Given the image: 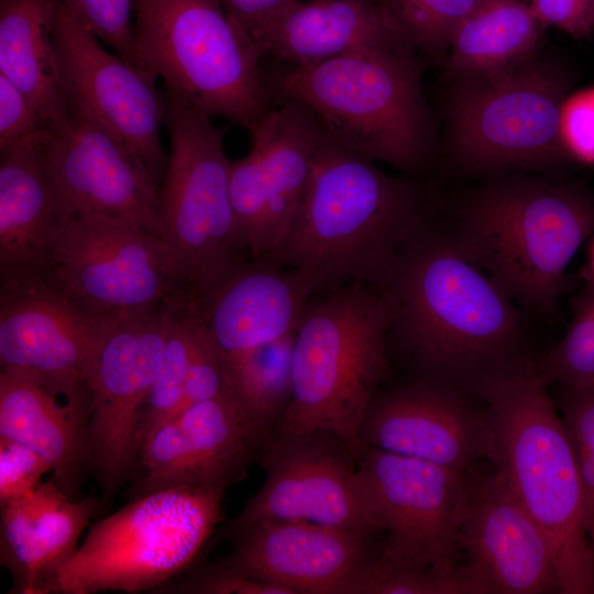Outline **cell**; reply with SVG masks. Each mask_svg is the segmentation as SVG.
<instances>
[{
	"mask_svg": "<svg viewBox=\"0 0 594 594\" xmlns=\"http://www.w3.org/2000/svg\"><path fill=\"white\" fill-rule=\"evenodd\" d=\"M378 288L389 302L388 336L421 376L474 394L486 377L526 359L514 300L451 237L422 226Z\"/></svg>",
	"mask_w": 594,
	"mask_h": 594,
	"instance_id": "6da1fadb",
	"label": "cell"
},
{
	"mask_svg": "<svg viewBox=\"0 0 594 594\" xmlns=\"http://www.w3.org/2000/svg\"><path fill=\"white\" fill-rule=\"evenodd\" d=\"M426 223L418 186L386 175L322 128L298 215L273 263L299 272L312 296L353 282L377 287Z\"/></svg>",
	"mask_w": 594,
	"mask_h": 594,
	"instance_id": "7a4b0ae2",
	"label": "cell"
},
{
	"mask_svg": "<svg viewBox=\"0 0 594 594\" xmlns=\"http://www.w3.org/2000/svg\"><path fill=\"white\" fill-rule=\"evenodd\" d=\"M547 387L527 359L490 375L474 394L492 421L490 462L546 534L559 593L594 594V552L576 457Z\"/></svg>",
	"mask_w": 594,
	"mask_h": 594,
	"instance_id": "3957f363",
	"label": "cell"
},
{
	"mask_svg": "<svg viewBox=\"0 0 594 594\" xmlns=\"http://www.w3.org/2000/svg\"><path fill=\"white\" fill-rule=\"evenodd\" d=\"M392 319L384 294L362 282L312 296L296 330L292 399L274 437L332 431L356 460L362 421L389 373Z\"/></svg>",
	"mask_w": 594,
	"mask_h": 594,
	"instance_id": "277c9868",
	"label": "cell"
},
{
	"mask_svg": "<svg viewBox=\"0 0 594 594\" xmlns=\"http://www.w3.org/2000/svg\"><path fill=\"white\" fill-rule=\"evenodd\" d=\"M420 75L411 50H365L264 77L271 100L305 105L344 147L413 172L429 140Z\"/></svg>",
	"mask_w": 594,
	"mask_h": 594,
	"instance_id": "5b68a950",
	"label": "cell"
},
{
	"mask_svg": "<svg viewBox=\"0 0 594 594\" xmlns=\"http://www.w3.org/2000/svg\"><path fill=\"white\" fill-rule=\"evenodd\" d=\"M592 233L594 198L587 193L512 182L469 200L451 238L514 301L551 315L565 270Z\"/></svg>",
	"mask_w": 594,
	"mask_h": 594,
	"instance_id": "8992f818",
	"label": "cell"
},
{
	"mask_svg": "<svg viewBox=\"0 0 594 594\" xmlns=\"http://www.w3.org/2000/svg\"><path fill=\"white\" fill-rule=\"evenodd\" d=\"M140 66L167 97L248 131L271 109L257 46L219 0H134Z\"/></svg>",
	"mask_w": 594,
	"mask_h": 594,
	"instance_id": "52a82bcc",
	"label": "cell"
},
{
	"mask_svg": "<svg viewBox=\"0 0 594 594\" xmlns=\"http://www.w3.org/2000/svg\"><path fill=\"white\" fill-rule=\"evenodd\" d=\"M170 152L158 191V239L190 298L246 260L231 201L224 130L211 117L166 96Z\"/></svg>",
	"mask_w": 594,
	"mask_h": 594,
	"instance_id": "ba28073f",
	"label": "cell"
},
{
	"mask_svg": "<svg viewBox=\"0 0 594 594\" xmlns=\"http://www.w3.org/2000/svg\"><path fill=\"white\" fill-rule=\"evenodd\" d=\"M223 491H154L94 524L61 569L56 593L155 590L189 568L220 519Z\"/></svg>",
	"mask_w": 594,
	"mask_h": 594,
	"instance_id": "9c48e42d",
	"label": "cell"
},
{
	"mask_svg": "<svg viewBox=\"0 0 594 594\" xmlns=\"http://www.w3.org/2000/svg\"><path fill=\"white\" fill-rule=\"evenodd\" d=\"M466 79L450 108L463 162L481 169L537 166L564 154L568 81L560 72L526 61Z\"/></svg>",
	"mask_w": 594,
	"mask_h": 594,
	"instance_id": "30bf717a",
	"label": "cell"
},
{
	"mask_svg": "<svg viewBox=\"0 0 594 594\" xmlns=\"http://www.w3.org/2000/svg\"><path fill=\"white\" fill-rule=\"evenodd\" d=\"M183 294L119 317L101 339L87 370L90 469L105 503L136 463L140 414L160 373L173 311Z\"/></svg>",
	"mask_w": 594,
	"mask_h": 594,
	"instance_id": "8fae6325",
	"label": "cell"
},
{
	"mask_svg": "<svg viewBox=\"0 0 594 594\" xmlns=\"http://www.w3.org/2000/svg\"><path fill=\"white\" fill-rule=\"evenodd\" d=\"M475 472L364 446L356 473L387 532L383 554L409 569H458L460 531Z\"/></svg>",
	"mask_w": 594,
	"mask_h": 594,
	"instance_id": "7c38bea8",
	"label": "cell"
},
{
	"mask_svg": "<svg viewBox=\"0 0 594 594\" xmlns=\"http://www.w3.org/2000/svg\"><path fill=\"white\" fill-rule=\"evenodd\" d=\"M44 274L79 305L108 317L148 309L186 292L158 238L102 217L67 218Z\"/></svg>",
	"mask_w": 594,
	"mask_h": 594,
	"instance_id": "4fadbf2b",
	"label": "cell"
},
{
	"mask_svg": "<svg viewBox=\"0 0 594 594\" xmlns=\"http://www.w3.org/2000/svg\"><path fill=\"white\" fill-rule=\"evenodd\" d=\"M266 479L230 521L237 538L266 520H300L377 536L384 531L358 473L356 460L334 432L273 437L262 450Z\"/></svg>",
	"mask_w": 594,
	"mask_h": 594,
	"instance_id": "5bb4252c",
	"label": "cell"
},
{
	"mask_svg": "<svg viewBox=\"0 0 594 594\" xmlns=\"http://www.w3.org/2000/svg\"><path fill=\"white\" fill-rule=\"evenodd\" d=\"M249 132L250 152L231 164V201L244 252L273 262L302 202L322 125L305 105L286 101Z\"/></svg>",
	"mask_w": 594,
	"mask_h": 594,
	"instance_id": "9a60e30c",
	"label": "cell"
},
{
	"mask_svg": "<svg viewBox=\"0 0 594 594\" xmlns=\"http://www.w3.org/2000/svg\"><path fill=\"white\" fill-rule=\"evenodd\" d=\"M44 161L67 218L122 220L158 238L157 183L141 158L91 117L68 106L48 128Z\"/></svg>",
	"mask_w": 594,
	"mask_h": 594,
	"instance_id": "2e32d148",
	"label": "cell"
},
{
	"mask_svg": "<svg viewBox=\"0 0 594 594\" xmlns=\"http://www.w3.org/2000/svg\"><path fill=\"white\" fill-rule=\"evenodd\" d=\"M55 44L68 106L120 138L144 163L156 183L164 178L168 155L160 129L166 100L156 76L105 50L99 40L61 7Z\"/></svg>",
	"mask_w": 594,
	"mask_h": 594,
	"instance_id": "e0dca14e",
	"label": "cell"
},
{
	"mask_svg": "<svg viewBox=\"0 0 594 594\" xmlns=\"http://www.w3.org/2000/svg\"><path fill=\"white\" fill-rule=\"evenodd\" d=\"M118 317L79 305L44 273L1 278V367L43 376L65 394H88L85 376Z\"/></svg>",
	"mask_w": 594,
	"mask_h": 594,
	"instance_id": "ac0fdd59",
	"label": "cell"
},
{
	"mask_svg": "<svg viewBox=\"0 0 594 594\" xmlns=\"http://www.w3.org/2000/svg\"><path fill=\"white\" fill-rule=\"evenodd\" d=\"M458 386L420 376L378 391L360 429L364 446L469 472L493 451V427L480 406Z\"/></svg>",
	"mask_w": 594,
	"mask_h": 594,
	"instance_id": "d6986e66",
	"label": "cell"
},
{
	"mask_svg": "<svg viewBox=\"0 0 594 594\" xmlns=\"http://www.w3.org/2000/svg\"><path fill=\"white\" fill-rule=\"evenodd\" d=\"M459 546L480 594L560 592L546 534L495 470L474 474Z\"/></svg>",
	"mask_w": 594,
	"mask_h": 594,
	"instance_id": "ffe728a7",
	"label": "cell"
},
{
	"mask_svg": "<svg viewBox=\"0 0 594 594\" xmlns=\"http://www.w3.org/2000/svg\"><path fill=\"white\" fill-rule=\"evenodd\" d=\"M262 448L235 403L223 392L172 417L146 440L138 460V497L154 491L200 486L224 491L240 481Z\"/></svg>",
	"mask_w": 594,
	"mask_h": 594,
	"instance_id": "44dd1931",
	"label": "cell"
},
{
	"mask_svg": "<svg viewBox=\"0 0 594 594\" xmlns=\"http://www.w3.org/2000/svg\"><path fill=\"white\" fill-rule=\"evenodd\" d=\"M376 536L300 520H266L235 538L221 563L293 594H341L346 581L381 547Z\"/></svg>",
	"mask_w": 594,
	"mask_h": 594,
	"instance_id": "7402d4cb",
	"label": "cell"
},
{
	"mask_svg": "<svg viewBox=\"0 0 594 594\" xmlns=\"http://www.w3.org/2000/svg\"><path fill=\"white\" fill-rule=\"evenodd\" d=\"M311 296L296 270L246 258L190 299L206 334L230 355L295 332Z\"/></svg>",
	"mask_w": 594,
	"mask_h": 594,
	"instance_id": "603a6c76",
	"label": "cell"
},
{
	"mask_svg": "<svg viewBox=\"0 0 594 594\" xmlns=\"http://www.w3.org/2000/svg\"><path fill=\"white\" fill-rule=\"evenodd\" d=\"M88 421L89 398H73L36 373L1 367L0 437L43 457L73 499L90 468Z\"/></svg>",
	"mask_w": 594,
	"mask_h": 594,
	"instance_id": "cb8c5ba5",
	"label": "cell"
},
{
	"mask_svg": "<svg viewBox=\"0 0 594 594\" xmlns=\"http://www.w3.org/2000/svg\"><path fill=\"white\" fill-rule=\"evenodd\" d=\"M263 56L293 67L365 50H411L377 0H298L251 37Z\"/></svg>",
	"mask_w": 594,
	"mask_h": 594,
	"instance_id": "d4e9b609",
	"label": "cell"
},
{
	"mask_svg": "<svg viewBox=\"0 0 594 594\" xmlns=\"http://www.w3.org/2000/svg\"><path fill=\"white\" fill-rule=\"evenodd\" d=\"M100 505L91 494L73 499L50 480L2 506L0 562L12 575V592L56 593L58 573Z\"/></svg>",
	"mask_w": 594,
	"mask_h": 594,
	"instance_id": "484cf974",
	"label": "cell"
},
{
	"mask_svg": "<svg viewBox=\"0 0 594 594\" xmlns=\"http://www.w3.org/2000/svg\"><path fill=\"white\" fill-rule=\"evenodd\" d=\"M47 131L1 154V278L44 273L67 219L44 161Z\"/></svg>",
	"mask_w": 594,
	"mask_h": 594,
	"instance_id": "4316f807",
	"label": "cell"
},
{
	"mask_svg": "<svg viewBox=\"0 0 594 594\" xmlns=\"http://www.w3.org/2000/svg\"><path fill=\"white\" fill-rule=\"evenodd\" d=\"M64 0H0V73L35 106L48 125L67 111L55 44Z\"/></svg>",
	"mask_w": 594,
	"mask_h": 594,
	"instance_id": "83f0119b",
	"label": "cell"
},
{
	"mask_svg": "<svg viewBox=\"0 0 594 594\" xmlns=\"http://www.w3.org/2000/svg\"><path fill=\"white\" fill-rule=\"evenodd\" d=\"M541 28L524 0H476L451 38L449 74L468 78L524 63Z\"/></svg>",
	"mask_w": 594,
	"mask_h": 594,
	"instance_id": "f1b7e54d",
	"label": "cell"
},
{
	"mask_svg": "<svg viewBox=\"0 0 594 594\" xmlns=\"http://www.w3.org/2000/svg\"><path fill=\"white\" fill-rule=\"evenodd\" d=\"M296 331L253 349L222 355L224 393L235 403L262 450L274 437L293 395Z\"/></svg>",
	"mask_w": 594,
	"mask_h": 594,
	"instance_id": "f546056e",
	"label": "cell"
},
{
	"mask_svg": "<svg viewBox=\"0 0 594 594\" xmlns=\"http://www.w3.org/2000/svg\"><path fill=\"white\" fill-rule=\"evenodd\" d=\"M202 334L193 301L185 293L175 305L162 366L140 414L138 455L153 432L178 413L188 370Z\"/></svg>",
	"mask_w": 594,
	"mask_h": 594,
	"instance_id": "4dcf8cb0",
	"label": "cell"
},
{
	"mask_svg": "<svg viewBox=\"0 0 594 594\" xmlns=\"http://www.w3.org/2000/svg\"><path fill=\"white\" fill-rule=\"evenodd\" d=\"M341 594H480L463 565L453 571L409 569L387 559L382 548L343 585Z\"/></svg>",
	"mask_w": 594,
	"mask_h": 594,
	"instance_id": "1f68e13d",
	"label": "cell"
},
{
	"mask_svg": "<svg viewBox=\"0 0 594 594\" xmlns=\"http://www.w3.org/2000/svg\"><path fill=\"white\" fill-rule=\"evenodd\" d=\"M534 365L548 386L594 384V293L578 300L574 318L562 340L535 360Z\"/></svg>",
	"mask_w": 594,
	"mask_h": 594,
	"instance_id": "d6a6232c",
	"label": "cell"
},
{
	"mask_svg": "<svg viewBox=\"0 0 594 594\" xmlns=\"http://www.w3.org/2000/svg\"><path fill=\"white\" fill-rule=\"evenodd\" d=\"M476 0H377L413 47L428 52L450 45Z\"/></svg>",
	"mask_w": 594,
	"mask_h": 594,
	"instance_id": "836d02e7",
	"label": "cell"
},
{
	"mask_svg": "<svg viewBox=\"0 0 594 594\" xmlns=\"http://www.w3.org/2000/svg\"><path fill=\"white\" fill-rule=\"evenodd\" d=\"M558 405L576 457L583 490L584 527L594 552V384L559 386Z\"/></svg>",
	"mask_w": 594,
	"mask_h": 594,
	"instance_id": "e575fe53",
	"label": "cell"
},
{
	"mask_svg": "<svg viewBox=\"0 0 594 594\" xmlns=\"http://www.w3.org/2000/svg\"><path fill=\"white\" fill-rule=\"evenodd\" d=\"M64 7L99 41L111 46L117 55L141 67L131 19L134 0H64Z\"/></svg>",
	"mask_w": 594,
	"mask_h": 594,
	"instance_id": "d590c367",
	"label": "cell"
},
{
	"mask_svg": "<svg viewBox=\"0 0 594 594\" xmlns=\"http://www.w3.org/2000/svg\"><path fill=\"white\" fill-rule=\"evenodd\" d=\"M155 590L162 593L293 594L287 587L249 578L222 563L205 566L182 581H168Z\"/></svg>",
	"mask_w": 594,
	"mask_h": 594,
	"instance_id": "8d00e7d4",
	"label": "cell"
},
{
	"mask_svg": "<svg viewBox=\"0 0 594 594\" xmlns=\"http://www.w3.org/2000/svg\"><path fill=\"white\" fill-rule=\"evenodd\" d=\"M51 464L32 449L0 437V505L37 490Z\"/></svg>",
	"mask_w": 594,
	"mask_h": 594,
	"instance_id": "74e56055",
	"label": "cell"
},
{
	"mask_svg": "<svg viewBox=\"0 0 594 594\" xmlns=\"http://www.w3.org/2000/svg\"><path fill=\"white\" fill-rule=\"evenodd\" d=\"M48 128L32 101L0 73V153L44 134Z\"/></svg>",
	"mask_w": 594,
	"mask_h": 594,
	"instance_id": "f35d334b",
	"label": "cell"
},
{
	"mask_svg": "<svg viewBox=\"0 0 594 594\" xmlns=\"http://www.w3.org/2000/svg\"><path fill=\"white\" fill-rule=\"evenodd\" d=\"M223 392L222 354L204 330L188 370L178 413L196 403L217 397Z\"/></svg>",
	"mask_w": 594,
	"mask_h": 594,
	"instance_id": "ab89813d",
	"label": "cell"
},
{
	"mask_svg": "<svg viewBox=\"0 0 594 594\" xmlns=\"http://www.w3.org/2000/svg\"><path fill=\"white\" fill-rule=\"evenodd\" d=\"M561 134L565 148L580 160L594 163V88L564 102Z\"/></svg>",
	"mask_w": 594,
	"mask_h": 594,
	"instance_id": "60d3db41",
	"label": "cell"
},
{
	"mask_svg": "<svg viewBox=\"0 0 594 594\" xmlns=\"http://www.w3.org/2000/svg\"><path fill=\"white\" fill-rule=\"evenodd\" d=\"M542 26L554 25L576 38L594 36V0H531Z\"/></svg>",
	"mask_w": 594,
	"mask_h": 594,
	"instance_id": "b9f144b4",
	"label": "cell"
},
{
	"mask_svg": "<svg viewBox=\"0 0 594 594\" xmlns=\"http://www.w3.org/2000/svg\"><path fill=\"white\" fill-rule=\"evenodd\" d=\"M232 22L250 37L298 0H219ZM252 41V40H251Z\"/></svg>",
	"mask_w": 594,
	"mask_h": 594,
	"instance_id": "7bdbcfd3",
	"label": "cell"
},
{
	"mask_svg": "<svg viewBox=\"0 0 594 594\" xmlns=\"http://www.w3.org/2000/svg\"><path fill=\"white\" fill-rule=\"evenodd\" d=\"M590 265H591V271L594 278V239L592 240L591 246H590Z\"/></svg>",
	"mask_w": 594,
	"mask_h": 594,
	"instance_id": "ee69618b",
	"label": "cell"
}]
</instances>
